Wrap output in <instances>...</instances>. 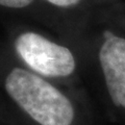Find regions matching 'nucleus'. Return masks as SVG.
I'll return each instance as SVG.
<instances>
[{
  "instance_id": "4",
  "label": "nucleus",
  "mask_w": 125,
  "mask_h": 125,
  "mask_svg": "<svg viewBox=\"0 0 125 125\" xmlns=\"http://www.w3.org/2000/svg\"><path fill=\"white\" fill-rule=\"evenodd\" d=\"M33 0H0V5L10 9H23L30 5Z\"/></svg>"
},
{
  "instance_id": "2",
  "label": "nucleus",
  "mask_w": 125,
  "mask_h": 125,
  "mask_svg": "<svg viewBox=\"0 0 125 125\" xmlns=\"http://www.w3.org/2000/svg\"><path fill=\"white\" fill-rule=\"evenodd\" d=\"M15 49L33 72L46 77H68L76 69L73 53L42 34L26 31L16 38Z\"/></svg>"
},
{
  "instance_id": "5",
  "label": "nucleus",
  "mask_w": 125,
  "mask_h": 125,
  "mask_svg": "<svg viewBox=\"0 0 125 125\" xmlns=\"http://www.w3.org/2000/svg\"><path fill=\"white\" fill-rule=\"evenodd\" d=\"M47 1L58 7H70L78 4L83 0H47Z\"/></svg>"
},
{
  "instance_id": "1",
  "label": "nucleus",
  "mask_w": 125,
  "mask_h": 125,
  "mask_svg": "<svg viewBox=\"0 0 125 125\" xmlns=\"http://www.w3.org/2000/svg\"><path fill=\"white\" fill-rule=\"evenodd\" d=\"M4 88L16 104L40 125H72L75 111L70 99L38 74L16 67Z\"/></svg>"
},
{
  "instance_id": "3",
  "label": "nucleus",
  "mask_w": 125,
  "mask_h": 125,
  "mask_svg": "<svg viewBox=\"0 0 125 125\" xmlns=\"http://www.w3.org/2000/svg\"><path fill=\"white\" fill-rule=\"evenodd\" d=\"M98 58L109 99L125 112V39L108 32L100 46Z\"/></svg>"
}]
</instances>
